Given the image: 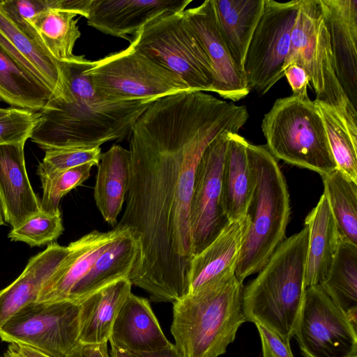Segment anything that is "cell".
<instances>
[{
	"mask_svg": "<svg viewBox=\"0 0 357 357\" xmlns=\"http://www.w3.org/2000/svg\"><path fill=\"white\" fill-rule=\"evenodd\" d=\"M130 153L121 145L114 144L101 153L93 197L104 220L115 227L128 190L130 178Z\"/></svg>",
	"mask_w": 357,
	"mask_h": 357,
	"instance_id": "cb8c5ba5",
	"label": "cell"
},
{
	"mask_svg": "<svg viewBox=\"0 0 357 357\" xmlns=\"http://www.w3.org/2000/svg\"><path fill=\"white\" fill-rule=\"evenodd\" d=\"M68 357H109L107 342L93 344L79 342Z\"/></svg>",
	"mask_w": 357,
	"mask_h": 357,
	"instance_id": "60d3db41",
	"label": "cell"
},
{
	"mask_svg": "<svg viewBox=\"0 0 357 357\" xmlns=\"http://www.w3.org/2000/svg\"><path fill=\"white\" fill-rule=\"evenodd\" d=\"M15 345L18 352L24 357H48L29 347L17 344Z\"/></svg>",
	"mask_w": 357,
	"mask_h": 357,
	"instance_id": "ee69618b",
	"label": "cell"
},
{
	"mask_svg": "<svg viewBox=\"0 0 357 357\" xmlns=\"http://www.w3.org/2000/svg\"><path fill=\"white\" fill-rule=\"evenodd\" d=\"M301 0H264L263 13L252 36L243 64L248 87L260 95L284 75L291 33Z\"/></svg>",
	"mask_w": 357,
	"mask_h": 357,
	"instance_id": "8fae6325",
	"label": "cell"
},
{
	"mask_svg": "<svg viewBox=\"0 0 357 357\" xmlns=\"http://www.w3.org/2000/svg\"><path fill=\"white\" fill-rule=\"evenodd\" d=\"M291 63L305 70L316 93L315 100L333 107L357 141V110L335 75L329 34L319 0H301L283 72Z\"/></svg>",
	"mask_w": 357,
	"mask_h": 357,
	"instance_id": "52a82bcc",
	"label": "cell"
},
{
	"mask_svg": "<svg viewBox=\"0 0 357 357\" xmlns=\"http://www.w3.org/2000/svg\"><path fill=\"white\" fill-rule=\"evenodd\" d=\"M229 132H224L210 143L196 169L190 214L194 256L229 222L222 197V174Z\"/></svg>",
	"mask_w": 357,
	"mask_h": 357,
	"instance_id": "4fadbf2b",
	"label": "cell"
},
{
	"mask_svg": "<svg viewBox=\"0 0 357 357\" xmlns=\"http://www.w3.org/2000/svg\"><path fill=\"white\" fill-rule=\"evenodd\" d=\"M142 357H183L175 344H172L169 347L160 351L142 353Z\"/></svg>",
	"mask_w": 357,
	"mask_h": 357,
	"instance_id": "b9f144b4",
	"label": "cell"
},
{
	"mask_svg": "<svg viewBox=\"0 0 357 357\" xmlns=\"http://www.w3.org/2000/svg\"><path fill=\"white\" fill-rule=\"evenodd\" d=\"M248 117L245 105L188 91L155 100L134 123L126 207L115 227L127 229L137 245L129 280L151 301L174 303L188 294L198 162L215 138L238 133Z\"/></svg>",
	"mask_w": 357,
	"mask_h": 357,
	"instance_id": "6da1fadb",
	"label": "cell"
},
{
	"mask_svg": "<svg viewBox=\"0 0 357 357\" xmlns=\"http://www.w3.org/2000/svg\"><path fill=\"white\" fill-rule=\"evenodd\" d=\"M108 341L137 354L160 351L172 344L163 333L149 301L132 292L119 310Z\"/></svg>",
	"mask_w": 357,
	"mask_h": 357,
	"instance_id": "d6986e66",
	"label": "cell"
},
{
	"mask_svg": "<svg viewBox=\"0 0 357 357\" xmlns=\"http://www.w3.org/2000/svg\"><path fill=\"white\" fill-rule=\"evenodd\" d=\"M111 344V357H142L140 354L130 351L123 349H121L115 344L110 343Z\"/></svg>",
	"mask_w": 357,
	"mask_h": 357,
	"instance_id": "7bdbcfd3",
	"label": "cell"
},
{
	"mask_svg": "<svg viewBox=\"0 0 357 357\" xmlns=\"http://www.w3.org/2000/svg\"><path fill=\"white\" fill-rule=\"evenodd\" d=\"M261 130L275 158L321 176L337 169L323 121L310 99H277L265 114Z\"/></svg>",
	"mask_w": 357,
	"mask_h": 357,
	"instance_id": "8992f818",
	"label": "cell"
},
{
	"mask_svg": "<svg viewBox=\"0 0 357 357\" xmlns=\"http://www.w3.org/2000/svg\"><path fill=\"white\" fill-rule=\"evenodd\" d=\"M309 231L305 226L284 239L243 289L246 321L260 324L283 340L294 337L302 307Z\"/></svg>",
	"mask_w": 357,
	"mask_h": 357,
	"instance_id": "277c9868",
	"label": "cell"
},
{
	"mask_svg": "<svg viewBox=\"0 0 357 357\" xmlns=\"http://www.w3.org/2000/svg\"><path fill=\"white\" fill-rule=\"evenodd\" d=\"M117 227L108 231L93 230L68 246L59 266L43 285L36 302L69 301V298L89 272L98 256L118 234Z\"/></svg>",
	"mask_w": 357,
	"mask_h": 357,
	"instance_id": "e0dca14e",
	"label": "cell"
},
{
	"mask_svg": "<svg viewBox=\"0 0 357 357\" xmlns=\"http://www.w3.org/2000/svg\"><path fill=\"white\" fill-rule=\"evenodd\" d=\"M309 238L305 263V287L320 286L327 278L342 236L323 193L305 219Z\"/></svg>",
	"mask_w": 357,
	"mask_h": 357,
	"instance_id": "44dd1931",
	"label": "cell"
},
{
	"mask_svg": "<svg viewBox=\"0 0 357 357\" xmlns=\"http://www.w3.org/2000/svg\"><path fill=\"white\" fill-rule=\"evenodd\" d=\"M77 15L65 10L48 8L41 13L34 26L38 38L56 61H68L76 55L74 47L81 36Z\"/></svg>",
	"mask_w": 357,
	"mask_h": 357,
	"instance_id": "4dcf8cb0",
	"label": "cell"
},
{
	"mask_svg": "<svg viewBox=\"0 0 357 357\" xmlns=\"http://www.w3.org/2000/svg\"><path fill=\"white\" fill-rule=\"evenodd\" d=\"M236 267L173 303L171 333L183 357H218L246 321Z\"/></svg>",
	"mask_w": 357,
	"mask_h": 357,
	"instance_id": "3957f363",
	"label": "cell"
},
{
	"mask_svg": "<svg viewBox=\"0 0 357 357\" xmlns=\"http://www.w3.org/2000/svg\"><path fill=\"white\" fill-rule=\"evenodd\" d=\"M184 14L213 71L215 79L212 92L234 102L246 97L250 90L245 77L236 66L222 39L212 0L185 9Z\"/></svg>",
	"mask_w": 357,
	"mask_h": 357,
	"instance_id": "5bb4252c",
	"label": "cell"
},
{
	"mask_svg": "<svg viewBox=\"0 0 357 357\" xmlns=\"http://www.w3.org/2000/svg\"><path fill=\"white\" fill-rule=\"evenodd\" d=\"M57 62L65 90L38 112L30 137L43 149L95 148L107 142L122 141L153 102L102 96L86 75L89 60L84 56Z\"/></svg>",
	"mask_w": 357,
	"mask_h": 357,
	"instance_id": "7a4b0ae2",
	"label": "cell"
},
{
	"mask_svg": "<svg viewBox=\"0 0 357 357\" xmlns=\"http://www.w3.org/2000/svg\"><path fill=\"white\" fill-rule=\"evenodd\" d=\"M38 121V112L20 108L0 118V145L25 143Z\"/></svg>",
	"mask_w": 357,
	"mask_h": 357,
	"instance_id": "8d00e7d4",
	"label": "cell"
},
{
	"mask_svg": "<svg viewBox=\"0 0 357 357\" xmlns=\"http://www.w3.org/2000/svg\"><path fill=\"white\" fill-rule=\"evenodd\" d=\"M212 2L222 39L236 66L244 75V61L262 15L264 0H212Z\"/></svg>",
	"mask_w": 357,
	"mask_h": 357,
	"instance_id": "484cf974",
	"label": "cell"
},
{
	"mask_svg": "<svg viewBox=\"0 0 357 357\" xmlns=\"http://www.w3.org/2000/svg\"><path fill=\"white\" fill-rule=\"evenodd\" d=\"M0 45L53 93L64 91L58 62L44 46L15 23L0 7ZM52 96V97H53Z\"/></svg>",
	"mask_w": 357,
	"mask_h": 357,
	"instance_id": "7402d4cb",
	"label": "cell"
},
{
	"mask_svg": "<svg viewBox=\"0 0 357 357\" xmlns=\"http://www.w3.org/2000/svg\"><path fill=\"white\" fill-rule=\"evenodd\" d=\"M100 154V147L47 149L38 165L37 173L41 180L57 172L86 163L97 166Z\"/></svg>",
	"mask_w": 357,
	"mask_h": 357,
	"instance_id": "d590c367",
	"label": "cell"
},
{
	"mask_svg": "<svg viewBox=\"0 0 357 357\" xmlns=\"http://www.w3.org/2000/svg\"><path fill=\"white\" fill-rule=\"evenodd\" d=\"M342 310L351 324L357 323V245L342 237L329 274L319 286Z\"/></svg>",
	"mask_w": 357,
	"mask_h": 357,
	"instance_id": "f546056e",
	"label": "cell"
},
{
	"mask_svg": "<svg viewBox=\"0 0 357 357\" xmlns=\"http://www.w3.org/2000/svg\"><path fill=\"white\" fill-rule=\"evenodd\" d=\"M129 41L135 50L180 77L190 91L212 92L213 71L184 11L152 20Z\"/></svg>",
	"mask_w": 357,
	"mask_h": 357,
	"instance_id": "ba28073f",
	"label": "cell"
},
{
	"mask_svg": "<svg viewBox=\"0 0 357 357\" xmlns=\"http://www.w3.org/2000/svg\"><path fill=\"white\" fill-rule=\"evenodd\" d=\"M292 91V96L306 101L310 100L307 94V85L310 79L305 70L300 66L291 63L284 70Z\"/></svg>",
	"mask_w": 357,
	"mask_h": 357,
	"instance_id": "ab89813d",
	"label": "cell"
},
{
	"mask_svg": "<svg viewBox=\"0 0 357 357\" xmlns=\"http://www.w3.org/2000/svg\"><path fill=\"white\" fill-rule=\"evenodd\" d=\"M79 302H34L4 322L0 338L48 357H68L79 343Z\"/></svg>",
	"mask_w": 357,
	"mask_h": 357,
	"instance_id": "30bf717a",
	"label": "cell"
},
{
	"mask_svg": "<svg viewBox=\"0 0 357 357\" xmlns=\"http://www.w3.org/2000/svg\"><path fill=\"white\" fill-rule=\"evenodd\" d=\"M3 357H5L4 356Z\"/></svg>",
	"mask_w": 357,
	"mask_h": 357,
	"instance_id": "c3c4849f",
	"label": "cell"
},
{
	"mask_svg": "<svg viewBox=\"0 0 357 357\" xmlns=\"http://www.w3.org/2000/svg\"><path fill=\"white\" fill-rule=\"evenodd\" d=\"M329 34L334 69L347 96L357 107V1L319 0Z\"/></svg>",
	"mask_w": 357,
	"mask_h": 357,
	"instance_id": "9a60e30c",
	"label": "cell"
},
{
	"mask_svg": "<svg viewBox=\"0 0 357 357\" xmlns=\"http://www.w3.org/2000/svg\"><path fill=\"white\" fill-rule=\"evenodd\" d=\"M85 73L96 91L112 100L154 101L190 91L180 77L130 45L99 60L89 61Z\"/></svg>",
	"mask_w": 357,
	"mask_h": 357,
	"instance_id": "9c48e42d",
	"label": "cell"
},
{
	"mask_svg": "<svg viewBox=\"0 0 357 357\" xmlns=\"http://www.w3.org/2000/svg\"><path fill=\"white\" fill-rule=\"evenodd\" d=\"M192 0H92L86 19L99 31L130 40L146 24L164 15L184 11Z\"/></svg>",
	"mask_w": 357,
	"mask_h": 357,
	"instance_id": "2e32d148",
	"label": "cell"
},
{
	"mask_svg": "<svg viewBox=\"0 0 357 357\" xmlns=\"http://www.w3.org/2000/svg\"><path fill=\"white\" fill-rule=\"evenodd\" d=\"M119 228L118 234L98 256L88 274L71 294L69 301L79 303L116 280L129 278L137 257L138 247L127 229Z\"/></svg>",
	"mask_w": 357,
	"mask_h": 357,
	"instance_id": "d4e9b609",
	"label": "cell"
},
{
	"mask_svg": "<svg viewBox=\"0 0 357 357\" xmlns=\"http://www.w3.org/2000/svg\"><path fill=\"white\" fill-rule=\"evenodd\" d=\"M248 142L238 133H229L228 144L222 174V197L229 222L246 214L254 188L250 167Z\"/></svg>",
	"mask_w": 357,
	"mask_h": 357,
	"instance_id": "83f0119b",
	"label": "cell"
},
{
	"mask_svg": "<svg viewBox=\"0 0 357 357\" xmlns=\"http://www.w3.org/2000/svg\"><path fill=\"white\" fill-rule=\"evenodd\" d=\"M4 224L3 222V217H2V212H1V207H0V227L1 225H3Z\"/></svg>",
	"mask_w": 357,
	"mask_h": 357,
	"instance_id": "7dc6e473",
	"label": "cell"
},
{
	"mask_svg": "<svg viewBox=\"0 0 357 357\" xmlns=\"http://www.w3.org/2000/svg\"><path fill=\"white\" fill-rule=\"evenodd\" d=\"M255 326L261 339L262 357H294L290 342L260 324H255Z\"/></svg>",
	"mask_w": 357,
	"mask_h": 357,
	"instance_id": "f35d334b",
	"label": "cell"
},
{
	"mask_svg": "<svg viewBox=\"0 0 357 357\" xmlns=\"http://www.w3.org/2000/svg\"><path fill=\"white\" fill-rule=\"evenodd\" d=\"M5 357H24L17 350L16 347L13 344H10L7 351L4 354Z\"/></svg>",
	"mask_w": 357,
	"mask_h": 357,
	"instance_id": "f6af8a7d",
	"label": "cell"
},
{
	"mask_svg": "<svg viewBox=\"0 0 357 357\" xmlns=\"http://www.w3.org/2000/svg\"><path fill=\"white\" fill-rule=\"evenodd\" d=\"M294 337L304 357H357V333L319 286L305 288Z\"/></svg>",
	"mask_w": 357,
	"mask_h": 357,
	"instance_id": "7c38bea8",
	"label": "cell"
},
{
	"mask_svg": "<svg viewBox=\"0 0 357 357\" xmlns=\"http://www.w3.org/2000/svg\"><path fill=\"white\" fill-rule=\"evenodd\" d=\"M323 121L337 167L357 183V141L351 137L344 121L329 105L314 100Z\"/></svg>",
	"mask_w": 357,
	"mask_h": 357,
	"instance_id": "d6a6232c",
	"label": "cell"
},
{
	"mask_svg": "<svg viewBox=\"0 0 357 357\" xmlns=\"http://www.w3.org/2000/svg\"><path fill=\"white\" fill-rule=\"evenodd\" d=\"M93 166L91 163L84 164L41 179L40 211L51 215L59 212L61 198L89 178Z\"/></svg>",
	"mask_w": 357,
	"mask_h": 357,
	"instance_id": "836d02e7",
	"label": "cell"
},
{
	"mask_svg": "<svg viewBox=\"0 0 357 357\" xmlns=\"http://www.w3.org/2000/svg\"><path fill=\"white\" fill-rule=\"evenodd\" d=\"M53 96L52 91L0 45V98L8 104L40 112Z\"/></svg>",
	"mask_w": 357,
	"mask_h": 357,
	"instance_id": "f1b7e54d",
	"label": "cell"
},
{
	"mask_svg": "<svg viewBox=\"0 0 357 357\" xmlns=\"http://www.w3.org/2000/svg\"><path fill=\"white\" fill-rule=\"evenodd\" d=\"M63 231L61 211L52 215L40 211L20 227L12 229L8 236L13 241L24 242L33 247L52 243Z\"/></svg>",
	"mask_w": 357,
	"mask_h": 357,
	"instance_id": "e575fe53",
	"label": "cell"
},
{
	"mask_svg": "<svg viewBox=\"0 0 357 357\" xmlns=\"http://www.w3.org/2000/svg\"><path fill=\"white\" fill-rule=\"evenodd\" d=\"M250 221L245 215L231 221L190 262L188 294H194L236 267Z\"/></svg>",
	"mask_w": 357,
	"mask_h": 357,
	"instance_id": "ffe728a7",
	"label": "cell"
},
{
	"mask_svg": "<svg viewBox=\"0 0 357 357\" xmlns=\"http://www.w3.org/2000/svg\"><path fill=\"white\" fill-rule=\"evenodd\" d=\"M247 153L254 188L245 214L249 228L235 268L241 283L259 273L283 242L290 215L289 194L276 159L266 146L248 143Z\"/></svg>",
	"mask_w": 357,
	"mask_h": 357,
	"instance_id": "5b68a950",
	"label": "cell"
},
{
	"mask_svg": "<svg viewBox=\"0 0 357 357\" xmlns=\"http://www.w3.org/2000/svg\"><path fill=\"white\" fill-rule=\"evenodd\" d=\"M24 144L0 145V207L13 229L40 212L26 169Z\"/></svg>",
	"mask_w": 357,
	"mask_h": 357,
	"instance_id": "ac0fdd59",
	"label": "cell"
},
{
	"mask_svg": "<svg viewBox=\"0 0 357 357\" xmlns=\"http://www.w3.org/2000/svg\"><path fill=\"white\" fill-rule=\"evenodd\" d=\"M0 7L15 23L40 43L34 24L38 15L50 8L49 0H0Z\"/></svg>",
	"mask_w": 357,
	"mask_h": 357,
	"instance_id": "74e56055",
	"label": "cell"
},
{
	"mask_svg": "<svg viewBox=\"0 0 357 357\" xmlns=\"http://www.w3.org/2000/svg\"><path fill=\"white\" fill-rule=\"evenodd\" d=\"M68 253L67 246L55 242L32 257L20 276L0 291V327L24 306L36 302L44 283Z\"/></svg>",
	"mask_w": 357,
	"mask_h": 357,
	"instance_id": "603a6c76",
	"label": "cell"
},
{
	"mask_svg": "<svg viewBox=\"0 0 357 357\" xmlns=\"http://www.w3.org/2000/svg\"><path fill=\"white\" fill-rule=\"evenodd\" d=\"M11 109V107L9 108H0V118L7 114Z\"/></svg>",
	"mask_w": 357,
	"mask_h": 357,
	"instance_id": "bcb514c9",
	"label": "cell"
},
{
	"mask_svg": "<svg viewBox=\"0 0 357 357\" xmlns=\"http://www.w3.org/2000/svg\"><path fill=\"white\" fill-rule=\"evenodd\" d=\"M132 285L129 278H122L79 302V342H108L116 315L131 292Z\"/></svg>",
	"mask_w": 357,
	"mask_h": 357,
	"instance_id": "4316f807",
	"label": "cell"
},
{
	"mask_svg": "<svg viewBox=\"0 0 357 357\" xmlns=\"http://www.w3.org/2000/svg\"><path fill=\"white\" fill-rule=\"evenodd\" d=\"M321 178L324 194L342 237L357 245V183L338 169Z\"/></svg>",
	"mask_w": 357,
	"mask_h": 357,
	"instance_id": "1f68e13d",
	"label": "cell"
}]
</instances>
